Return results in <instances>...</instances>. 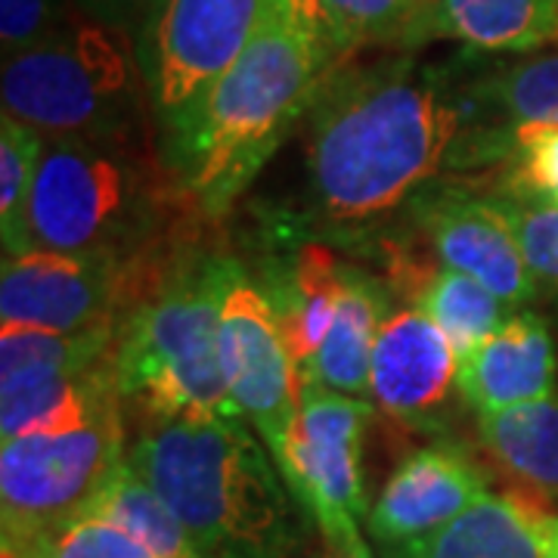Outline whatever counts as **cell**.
<instances>
[{"label": "cell", "mask_w": 558, "mask_h": 558, "mask_svg": "<svg viewBox=\"0 0 558 558\" xmlns=\"http://www.w3.org/2000/svg\"><path fill=\"white\" fill-rule=\"evenodd\" d=\"M323 47L339 65L360 47L395 44L413 20V0H317Z\"/></svg>", "instance_id": "d4e9b609"}, {"label": "cell", "mask_w": 558, "mask_h": 558, "mask_svg": "<svg viewBox=\"0 0 558 558\" xmlns=\"http://www.w3.org/2000/svg\"><path fill=\"white\" fill-rule=\"evenodd\" d=\"M3 558H20V556H13V553H3Z\"/></svg>", "instance_id": "e575fe53"}, {"label": "cell", "mask_w": 558, "mask_h": 558, "mask_svg": "<svg viewBox=\"0 0 558 558\" xmlns=\"http://www.w3.org/2000/svg\"><path fill=\"white\" fill-rule=\"evenodd\" d=\"M236 267L230 255L186 252L119 319L109 363L121 410L143 422L196 410L240 413L218 354L220 307Z\"/></svg>", "instance_id": "277c9868"}, {"label": "cell", "mask_w": 558, "mask_h": 558, "mask_svg": "<svg viewBox=\"0 0 558 558\" xmlns=\"http://www.w3.org/2000/svg\"><path fill=\"white\" fill-rule=\"evenodd\" d=\"M481 447L527 490L558 502V395L478 416Z\"/></svg>", "instance_id": "44dd1931"}, {"label": "cell", "mask_w": 558, "mask_h": 558, "mask_svg": "<svg viewBox=\"0 0 558 558\" xmlns=\"http://www.w3.org/2000/svg\"><path fill=\"white\" fill-rule=\"evenodd\" d=\"M457 379L459 354L438 323L422 307L388 311L369 366V398L381 413L416 432H438Z\"/></svg>", "instance_id": "4fadbf2b"}, {"label": "cell", "mask_w": 558, "mask_h": 558, "mask_svg": "<svg viewBox=\"0 0 558 558\" xmlns=\"http://www.w3.org/2000/svg\"><path fill=\"white\" fill-rule=\"evenodd\" d=\"M60 28L53 25L50 0H0V44L3 60L35 47Z\"/></svg>", "instance_id": "f1b7e54d"}, {"label": "cell", "mask_w": 558, "mask_h": 558, "mask_svg": "<svg viewBox=\"0 0 558 558\" xmlns=\"http://www.w3.org/2000/svg\"><path fill=\"white\" fill-rule=\"evenodd\" d=\"M388 317V295L379 279L357 267H344V292L332 329L311 363H304L301 385L329 388L348 398H369V366L381 319Z\"/></svg>", "instance_id": "ac0fdd59"}, {"label": "cell", "mask_w": 558, "mask_h": 558, "mask_svg": "<svg viewBox=\"0 0 558 558\" xmlns=\"http://www.w3.org/2000/svg\"><path fill=\"white\" fill-rule=\"evenodd\" d=\"M277 0H159L134 50L146 102L168 128L240 60Z\"/></svg>", "instance_id": "ba28073f"}, {"label": "cell", "mask_w": 558, "mask_h": 558, "mask_svg": "<svg viewBox=\"0 0 558 558\" xmlns=\"http://www.w3.org/2000/svg\"><path fill=\"white\" fill-rule=\"evenodd\" d=\"M413 299L416 307L438 323L440 332L457 348L459 357H465L481 341L490 339L512 311L484 282L450 267L432 270L413 292Z\"/></svg>", "instance_id": "603a6c76"}, {"label": "cell", "mask_w": 558, "mask_h": 558, "mask_svg": "<svg viewBox=\"0 0 558 558\" xmlns=\"http://www.w3.org/2000/svg\"><path fill=\"white\" fill-rule=\"evenodd\" d=\"M153 183L128 143L47 137L25 215V255L134 258L153 233Z\"/></svg>", "instance_id": "8992f818"}, {"label": "cell", "mask_w": 558, "mask_h": 558, "mask_svg": "<svg viewBox=\"0 0 558 558\" xmlns=\"http://www.w3.org/2000/svg\"><path fill=\"white\" fill-rule=\"evenodd\" d=\"M260 292L270 301L282 336L289 341V351L301 369L323 348L332 319L339 314L344 264H339L336 252H329L326 245L304 242L299 255L286 264V270L267 274Z\"/></svg>", "instance_id": "d6986e66"}, {"label": "cell", "mask_w": 558, "mask_h": 558, "mask_svg": "<svg viewBox=\"0 0 558 558\" xmlns=\"http://www.w3.org/2000/svg\"><path fill=\"white\" fill-rule=\"evenodd\" d=\"M336 69L323 40L277 0L258 35L199 100L161 128V168L202 218H223L307 116Z\"/></svg>", "instance_id": "7a4b0ae2"}, {"label": "cell", "mask_w": 558, "mask_h": 558, "mask_svg": "<svg viewBox=\"0 0 558 558\" xmlns=\"http://www.w3.org/2000/svg\"><path fill=\"white\" fill-rule=\"evenodd\" d=\"M156 3L159 0H81V7L94 20L128 35L131 40H137L140 28H143V22L153 13Z\"/></svg>", "instance_id": "f546056e"}, {"label": "cell", "mask_w": 558, "mask_h": 558, "mask_svg": "<svg viewBox=\"0 0 558 558\" xmlns=\"http://www.w3.org/2000/svg\"><path fill=\"white\" fill-rule=\"evenodd\" d=\"M459 395L478 413H502L556 391V344L537 314H509L490 339L459 357Z\"/></svg>", "instance_id": "9a60e30c"}, {"label": "cell", "mask_w": 558, "mask_h": 558, "mask_svg": "<svg viewBox=\"0 0 558 558\" xmlns=\"http://www.w3.org/2000/svg\"><path fill=\"white\" fill-rule=\"evenodd\" d=\"M323 558H376L369 546L363 543L360 531H351L339 539H326V556Z\"/></svg>", "instance_id": "4dcf8cb0"}, {"label": "cell", "mask_w": 558, "mask_h": 558, "mask_svg": "<svg viewBox=\"0 0 558 558\" xmlns=\"http://www.w3.org/2000/svg\"><path fill=\"white\" fill-rule=\"evenodd\" d=\"M3 116L44 137L128 143L146 97L131 38L102 22L57 35L3 60Z\"/></svg>", "instance_id": "5b68a950"}, {"label": "cell", "mask_w": 558, "mask_h": 558, "mask_svg": "<svg viewBox=\"0 0 558 558\" xmlns=\"http://www.w3.org/2000/svg\"><path fill=\"white\" fill-rule=\"evenodd\" d=\"M255 435L240 413L196 410L143 422L128 444L202 558H295L314 527Z\"/></svg>", "instance_id": "3957f363"}, {"label": "cell", "mask_w": 558, "mask_h": 558, "mask_svg": "<svg viewBox=\"0 0 558 558\" xmlns=\"http://www.w3.org/2000/svg\"><path fill=\"white\" fill-rule=\"evenodd\" d=\"M459 40L481 53H527L558 40V0H438L407 25L400 47Z\"/></svg>", "instance_id": "2e32d148"}, {"label": "cell", "mask_w": 558, "mask_h": 558, "mask_svg": "<svg viewBox=\"0 0 558 558\" xmlns=\"http://www.w3.org/2000/svg\"><path fill=\"white\" fill-rule=\"evenodd\" d=\"M462 90L410 57L336 65L307 109V220L326 233L376 227L457 165Z\"/></svg>", "instance_id": "6da1fadb"}, {"label": "cell", "mask_w": 558, "mask_h": 558, "mask_svg": "<svg viewBox=\"0 0 558 558\" xmlns=\"http://www.w3.org/2000/svg\"><path fill=\"white\" fill-rule=\"evenodd\" d=\"M407 211L438 255L440 267L475 277L509 307H521L537 295V279L527 270L519 236L497 193L469 190L462 183H432Z\"/></svg>", "instance_id": "8fae6325"}, {"label": "cell", "mask_w": 558, "mask_h": 558, "mask_svg": "<svg viewBox=\"0 0 558 558\" xmlns=\"http://www.w3.org/2000/svg\"><path fill=\"white\" fill-rule=\"evenodd\" d=\"M469 128L499 159L512 156V134L558 128V53L502 65L459 87Z\"/></svg>", "instance_id": "e0dca14e"}, {"label": "cell", "mask_w": 558, "mask_h": 558, "mask_svg": "<svg viewBox=\"0 0 558 558\" xmlns=\"http://www.w3.org/2000/svg\"><path fill=\"white\" fill-rule=\"evenodd\" d=\"M218 354L236 410L277 459L299 422L301 373L270 301L242 264L220 307Z\"/></svg>", "instance_id": "30bf717a"}, {"label": "cell", "mask_w": 558, "mask_h": 558, "mask_svg": "<svg viewBox=\"0 0 558 558\" xmlns=\"http://www.w3.org/2000/svg\"><path fill=\"white\" fill-rule=\"evenodd\" d=\"M47 137L3 116L0 121V240L3 258L25 255V215Z\"/></svg>", "instance_id": "cb8c5ba5"}, {"label": "cell", "mask_w": 558, "mask_h": 558, "mask_svg": "<svg viewBox=\"0 0 558 558\" xmlns=\"http://www.w3.org/2000/svg\"><path fill=\"white\" fill-rule=\"evenodd\" d=\"M381 558H543V546L531 502L487 494L447 527L388 546Z\"/></svg>", "instance_id": "ffe728a7"}, {"label": "cell", "mask_w": 558, "mask_h": 558, "mask_svg": "<svg viewBox=\"0 0 558 558\" xmlns=\"http://www.w3.org/2000/svg\"><path fill=\"white\" fill-rule=\"evenodd\" d=\"M87 515L121 527L156 558H202L171 506L140 478L128 459L102 487L100 497L94 499Z\"/></svg>", "instance_id": "7402d4cb"}, {"label": "cell", "mask_w": 558, "mask_h": 558, "mask_svg": "<svg viewBox=\"0 0 558 558\" xmlns=\"http://www.w3.org/2000/svg\"><path fill=\"white\" fill-rule=\"evenodd\" d=\"M10 553V549H3ZM20 558H156L137 539L128 537L109 521L84 515L62 527L60 534L47 537L28 553H13Z\"/></svg>", "instance_id": "83f0119b"}, {"label": "cell", "mask_w": 558, "mask_h": 558, "mask_svg": "<svg viewBox=\"0 0 558 558\" xmlns=\"http://www.w3.org/2000/svg\"><path fill=\"white\" fill-rule=\"evenodd\" d=\"M512 168L502 193L558 208V128H527L512 134Z\"/></svg>", "instance_id": "484cf974"}, {"label": "cell", "mask_w": 558, "mask_h": 558, "mask_svg": "<svg viewBox=\"0 0 558 558\" xmlns=\"http://www.w3.org/2000/svg\"><path fill=\"white\" fill-rule=\"evenodd\" d=\"M497 199L519 236L521 255L527 260L531 277L537 279V286L558 295V208L521 199L502 190H497Z\"/></svg>", "instance_id": "4316f807"}, {"label": "cell", "mask_w": 558, "mask_h": 558, "mask_svg": "<svg viewBox=\"0 0 558 558\" xmlns=\"http://www.w3.org/2000/svg\"><path fill=\"white\" fill-rule=\"evenodd\" d=\"M534 521H537L543 558H558V515L543 512V509H534Z\"/></svg>", "instance_id": "1f68e13d"}, {"label": "cell", "mask_w": 558, "mask_h": 558, "mask_svg": "<svg viewBox=\"0 0 558 558\" xmlns=\"http://www.w3.org/2000/svg\"><path fill=\"white\" fill-rule=\"evenodd\" d=\"M435 3H438V0H413V20H416L418 13H425L428 7H435ZM413 20H410V22H413Z\"/></svg>", "instance_id": "836d02e7"}, {"label": "cell", "mask_w": 558, "mask_h": 558, "mask_svg": "<svg viewBox=\"0 0 558 558\" xmlns=\"http://www.w3.org/2000/svg\"><path fill=\"white\" fill-rule=\"evenodd\" d=\"M124 260L112 255L28 252L3 258L0 319L3 326L44 332H87L119 326Z\"/></svg>", "instance_id": "7c38bea8"}, {"label": "cell", "mask_w": 558, "mask_h": 558, "mask_svg": "<svg viewBox=\"0 0 558 558\" xmlns=\"http://www.w3.org/2000/svg\"><path fill=\"white\" fill-rule=\"evenodd\" d=\"M369 418L366 398L301 385L299 422L274 462L323 539L357 531L366 512L360 453Z\"/></svg>", "instance_id": "9c48e42d"}, {"label": "cell", "mask_w": 558, "mask_h": 558, "mask_svg": "<svg viewBox=\"0 0 558 558\" xmlns=\"http://www.w3.org/2000/svg\"><path fill=\"white\" fill-rule=\"evenodd\" d=\"M128 459L119 413L62 432H35L0 447L3 549L28 553L84 519Z\"/></svg>", "instance_id": "52a82bcc"}, {"label": "cell", "mask_w": 558, "mask_h": 558, "mask_svg": "<svg viewBox=\"0 0 558 558\" xmlns=\"http://www.w3.org/2000/svg\"><path fill=\"white\" fill-rule=\"evenodd\" d=\"M487 494L484 469L462 447L447 440L425 444L385 481L376 506L366 512V531L379 549L400 546L447 527Z\"/></svg>", "instance_id": "5bb4252c"}, {"label": "cell", "mask_w": 558, "mask_h": 558, "mask_svg": "<svg viewBox=\"0 0 558 558\" xmlns=\"http://www.w3.org/2000/svg\"><path fill=\"white\" fill-rule=\"evenodd\" d=\"M289 7L295 10V16H299L319 40H323V22H319V3L317 0H289ZM329 53V50H326Z\"/></svg>", "instance_id": "d6a6232c"}]
</instances>
